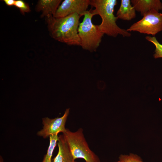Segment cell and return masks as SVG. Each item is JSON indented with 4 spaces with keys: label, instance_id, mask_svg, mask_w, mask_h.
I'll use <instances>...</instances> for the list:
<instances>
[{
    "label": "cell",
    "instance_id": "obj_1",
    "mask_svg": "<svg viewBox=\"0 0 162 162\" xmlns=\"http://www.w3.org/2000/svg\"><path fill=\"white\" fill-rule=\"evenodd\" d=\"M81 17L74 13L63 17L51 16L46 18L52 37L68 45L80 46L78 28Z\"/></svg>",
    "mask_w": 162,
    "mask_h": 162
},
{
    "label": "cell",
    "instance_id": "obj_10",
    "mask_svg": "<svg viewBox=\"0 0 162 162\" xmlns=\"http://www.w3.org/2000/svg\"><path fill=\"white\" fill-rule=\"evenodd\" d=\"M61 0H40L36 6L37 11L42 13V16L46 18L54 16L61 3Z\"/></svg>",
    "mask_w": 162,
    "mask_h": 162
},
{
    "label": "cell",
    "instance_id": "obj_19",
    "mask_svg": "<svg viewBox=\"0 0 162 162\" xmlns=\"http://www.w3.org/2000/svg\"></svg>",
    "mask_w": 162,
    "mask_h": 162
},
{
    "label": "cell",
    "instance_id": "obj_8",
    "mask_svg": "<svg viewBox=\"0 0 162 162\" xmlns=\"http://www.w3.org/2000/svg\"><path fill=\"white\" fill-rule=\"evenodd\" d=\"M131 4L136 11L143 16L152 10H162V2L160 0H132Z\"/></svg>",
    "mask_w": 162,
    "mask_h": 162
},
{
    "label": "cell",
    "instance_id": "obj_5",
    "mask_svg": "<svg viewBox=\"0 0 162 162\" xmlns=\"http://www.w3.org/2000/svg\"><path fill=\"white\" fill-rule=\"evenodd\" d=\"M126 30L128 32H137L154 36L162 31V14L156 10L150 11Z\"/></svg>",
    "mask_w": 162,
    "mask_h": 162
},
{
    "label": "cell",
    "instance_id": "obj_15",
    "mask_svg": "<svg viewBox=\"0 0 162 162\" xmlns=\"http://www.w3.org/2000/svg\"><path fill=\"white\" fill-rule=\"evenodd\" d=\"M14 6L18 8L23 14L28 13L30 11L28 5L23 0H16Z\"/></svg>",
    "mask_w": 162,
    "mask_h": 162
},
{
    "label": "cell",
    "instance_id": "obj_12",
    "mask_svg": "<svg viewBox=\"0 0 162 162\" xmlns=\"http://www.w3.org/2000/svg\"><path fill=\"white\" fill-rule=\"evenodd\" d=\"M49 138V145L42 162H52L53 153L57 143L58 136V135H53L50 136Z\"/></svg>",
    "mask_w": 162,
    "mask_h": 162
},
{
    "label": "cell",
    "instance_id": "obj_6",
    "mask_svg": "<svg viewBox=\"0 0 162 162\" xmlns=\"http://www.w3.org/2000/svg\"><path fill=\"white\" fill-rule=\"evenodd\" d=\"M69 110V108L67 109L63 116L60 117L52 119L48 117L43 118V128L37 132V135L46 138L51 135H58L60 132L64 133L66 130L65 124Z\"/></svg>",
    "mask_w": 162,
    "mask_h": 162
},
{
    "label": "cell",
    "instance_id": "obj_14",
    "mask_svg": "<svg viewBox=\"0 0 162 162\" xmlns=\"http://www.w3.org/2000/svg\"><path fill=\"white\" fill-rule=\"evenodd\" d=\"M119 159L121 162H144L140 156L132 153L129 155L121 154L120 155Z\"/></svg>",
    "mask_w": 162,
    "mask_h": 162
},
{
    "label": "cell",
    "instance_id": "obj_16",
    "mask_svg": "<svg viewBox=\"0 0 162 162\" xmlns=\"http://www.w3.org/2000/svg\"><path fill=\"white\" fill-rule=\"evenodd\" d=\"M3 1L7 5L9 6H14L16 2L15 0H4Z\"/></svg>",
    "mask_w": 162,
    "mask_h": 162
},
{
    "label": "cell",
    "instance_id": "obj_2",
    "mask_svg": "<svg viewBox=\"0 0 162 162\" xmlns=\"http://www.w3.org/2000/svg\"><path fill=\"white\" fill-rule=\"evenodd\" d=\"M117 4L116 0H91L90 5L95 9L90 10L94 16L99 15L101 19L98 25L99 30L104 34L116 37L118 35L130 37L131 34L127 30L119 27L116 24L118 18L114 14V8Z\"/></svg>",
    "mask_w": 162,
    "mask_h": 162
},
{
    "label": "cell",
    "instance_id": "obj_18",
    "mask_svg": "<svg viewBox=\"0 0 162 162\" xmlns=\"http://www.w3.org/2000/svg\"><path fill=\"white\" fill-rule=\"evenodd\" d=\"M121 162V161H120L119 160L118 161H116V162Z\"/></svg>",
    "mask_w": 162,
    "mask_h": 162
},
{
    "label": "cell",
    "instance_id": "obj_17",
    "mask_svg": "<svg viewBox=\"0 0 162 162\" xmlns=\"http://www.w3.org/2000/svg\"><path fill=\"white\" fill-rule=\"evenodd\" d=\"M0 162H4L3 159L1 156L0 157Z\"/></svg>",
    "mask_w": 162,
    "mask_h": 162
},
{
    "label": "cell",
    "instance_id": "obj_3",
    "mask_svg": "<svg viewBox=\"0 0 162 162\" xmlns=\"http://www.w3.org/2000/svg\"><path fill=\"white\" fill-rule=\"evenodd\" d=\"M63 135L74 158H82L86 162H100L98 156L92 151L85 139L83 130L79 128L75 132L66 128Z\"/></svg>",
    "mask_w": 162,
    "mask_h": 162
},
{
    "label": "cell",
    "instance_id": "obj_11",
    "mask_svg": "<svg viewBox=\"0 0 162 162\" xmlns=\"http://www.w3.org/2000/svg\"><path fill=\"white\" fill-rule=\"evenodd\" d=\"M136 10L130 0H122L119 8L117 10L116 16L124 20L130 21L136 16Z\"/></svg>",
    "mask_w": 162,
    "mask_h": 162
},
{
    "label": "cell",
    "instance_id": "obj_9",
    "mask_svg": "<svg viewBox=\"0 0 162 162\" xmlns=\"http://www.w3.org/2000/svg\"><path fill=\"white\" fill-rule=\"evenodd\" d=\"M58 151L52 162H77L73 157L63 134L58 136Z\"/></svg>",
    "mask_w": 162,
    "mask_h": 162
},
{
    "label": "cell",
    "instance_id": "obj_7",
    "mask_svg": "<svg viewBox=\"0 0 162 162\" xmlns=\"http://www.w3.org/2000/svg\"><path fill=\"white\" fill-rule=\"evenodd\" d=\"M90 0H65L58 8L54 17H63L74 13L81 16L87 11Z\"/></svg>",
    "mask_w": 162,
    "mask_h": 162
},
{
    "label": "cell",
    "instance_id": "obj_13",
    "mask_svg": "<svg viewBox=\"0 0 162 162\" xmlns=\"http://www.w3.org/2000/svg\"><path fill=\"white\" fill-rule=\"evenodd\" d=\"M146 39L152 43L155 46V49L154 57L156 59L162 58V44L157 40L155 37L148 36L145 38Z\"/></svg>",
    "mask_w": 162,
    "mask_h": 162
},
{
    "label": "cell",
    "instance_id": "obj_4",
    "mask_svg": "<svg viewBox=\"0 0 162 162\" xmlns=\"http://www.w3.org/2000/svg\"><path fill=\"white\" fill-rule=\"evenodd\" d=\"M83 16L82 21L80 23L78 28L80 46L83 50L90 52H95L104 34L99 30L98 25L92 23V19L94 15L90 10H87Z\"/></svg>",
    "mask_w": 162,
    "mask_h": 162
}]
</instances>
